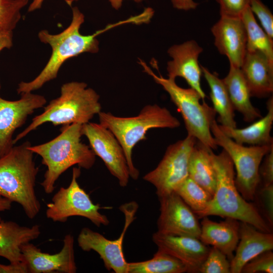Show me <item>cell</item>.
<instances>
[{
  "mask_svg": "<svg viewBox=\"0 0 273 273\" xmlns=\"http://www.w3.org/2000/svg\"><path fill=\"white\" fill-rule=\"evenodd\" d=\"M84 21V16L77 7L72 8V18L70 25L61 32L51 34L47 30H41L38 34L41 42L48 44L52 48V54L46 65L40 73L29 82L21 81L17 91L22 94L40 88L45 83L57 77L64 63L71 58L84 53H96L99 50L97 37L114 27L125 24H136V16L109 24L104 28L89 35H83L80 28Z\"/></svg>",
  "mask_w": 273,
  "mask_h": 273,
  "instance_id": "obj_1",
  "label": "cell"
},
{
  "mask_svg": "<svg viewBox=\"0 0 273 273\" xmlns=\"http://www.w3.org/2000/svg\"><path fill=\"white\" fill-rule=\"evenodd\" d=\"M211 159L217 184L212 198L204 210L196 214L199 218L210 215L229 217L248 223L258 230L271 233V226L263 218L256 206L245 200L235 185L233 162L224 150L218 154L212 151Z\"/></svg>",
  "mask_w": 273,
  "mask_h": 273,
  "instance_id": "obj_2",
  "label": "cell"
},
{
  "mask_svg": "<svg viewBox=\"0 0 273 273\" xmlns=\"http://www.w3.org/2000/svg\"><path fill=\"white\" fill-rule=\"evenodd\" d=\"M82 124L64 125L61 133L53 140L29 149L39 155L42 164L47 167L44 179L40 183L47 194L53 192L55 183L60 175L70 167L90 169L96 161V155L90 147L81 142Z\"/></svg>",
  "mask_w": 273,
  "mask_h": 273,
  "instance_id": "obj_3",
  "label": "cell"
},
{
  "mask_svg": "<svg viewBox=\"0 0 273 273\" xmlns=\"http://www.w3.org/2000/svg\"><path fill=\"white\" fill-rule=\"evenodd\" d=\"M30 146L24 142L0 157V196L20 205L26 215L33 219L41 205L35 189L39 169Z\"/></svg>",
  "mask_w": 273,
  "mask_h": 273,
  "instance_id": "obj_4",
  "label": "cell"
},
{
  "mask_svg": "<svg viewBox=\"0 0 273 273\" xmlns=\"http://www.w3.org/2000/svg\"><path fill=\"white\" fill-rule=\"evenodd\" d=\"M100 96L83 82L72 81L61 87V95L43 107L42 113L14 139L15 144L41 125L51 122L54 126L89 122L102 109Z\"/></svg>",
  "mask_w": 273,
  "mask_h": 273,
  "instance_id": "obj_5",
  "label": "cell"
},
{
  "mask_svg": "<svg viewBox=\"0 0 273 273\" xmlns=\"http://www.w3.org/2000/svg\"><path fill=\"white\" fill-rule=\"evenodd\" d=\"M99 123L109 129L121 145L126 159L130 176L138 178L139 171L132 160V150L140 141L146 139L147 131L153 128L178 127L180 123L165 107L147 105L139 114L132 117H119L110 112L101 111Z\"/></svg>",
  "mask_w": 273,
  "mask_h": 273,
  "instance_id": "obj_6",
  "label": "cell"
},
{
  "mask_svg": "<svg viewBox=\"0 0 273 273\" xmlns=\"http://www.w3.org/2000/svg\"><path fill=\"white\" fill-rule=\"evenodd\" d=\"M139 63L144 71L168 94L183 117L188 135L194 137L207 148L216 150L218 146L210 130L211 121L216 114L213 108L204 101L201 104L202 98L195 89L181 87L175 79L156 74L142 59H139Z\"/></svg>",
  "mask_w": 273,
  "mask_h": 273,
  "instance_id": "obj_7",
  "label": "cell"
},
{
  "mask_svg": "<svg viewBox=\"0 0 273 273\" xmlns=\"http://www.w3.org/2000/svg\"><path fill=\"white\" fill-rule=\"evenodd\" d=\"M210 130L217 146L221 147L231 158L236 170V187L246 201H253L259 184V168L263 158L272 148L273 144L246 147L226 135L212 119Z\"/></svg>",
  "mask_w": 273,
  "mask_h": 273,
  "instance_id": "obj_8",
  "label": "cell"
},
{
  "mask_svg": "<svg viewBox=\"0 0 273 273\" xmlns=\"http://www.w3.org/2000/svg\"><path fill=\"white\" fill-rule=\"evenodd\" d=\"M80 174V169L74 167L69 185L67 188L61 187L53 196L52 202L47 204L46 217L54 222L64 223L69 217L78 216L89 219L97 227L108 225L110 221L100 209L112 207H102L94 203L77 182Z\"/></svg>",
  "mask_w": 273,
  "mask_h": 273,
  "instance_id": "obj_9",
  "label": "cell"
},
{
  "mask_svg": "<svg viewBox=\"0 0 273 273\" xmlns=\"http://www.w3.org/2000/svg\"><path fill=\"white\" fill-rule=\"evenodd\" d=\"M196 142V138L187 134L170 145L157 167L143 176L155 187L158 197L174 192L189 177V159Z\"/></svg>",
  "mask_w": 273,
  "mask_h": 273,
  "instance_id": "obj_10",
  "label": "cell"
},
{
  "mask_svg": "<svg viewBox=\"0 0 273 273\" xmlns=\"http://www.w3.org/2000/svg\"><path fill=\"white\" fill-rule=\"evenodd\" d=\"M138 208L135 202L124 204L119 209L125 216V223L119 237L111 240L101 234L84 227L80 231L77 237L78 246L83 251H94L103 260L106 268L115 273H128V263L124 257L122 245L126 231L135 218Z\"/></svg>",
  "mask_w": 273,
  "mask_h": 273,
  "instance_id": "obj_11",
  "label": "cell"
},
{
  "mask_svg": "<svg viewBox=\"0 0 273 273\" xmlns=\"http://www.w3.org/2000/svg\"><path fill=\"white\" fill-rule=\"evenodd\" d=\"M82 135L87 139L96 156L104 162L120 187H125L130 176L123 148L113 133L100 123L88 122L82 125Z\"/></svg>",
  "mask_w": 273,
  "mask_h": 273,
  "instance_id": "obj_12",
  "label": "cell"
},
{
  "mask_svg": "<svg viewBox=\"0 0 273 273\" xmlns=\"http://www.w3.org/2000/svg\"><path fill=\"white\" fill-rule=\"evenodd\" d=\"M47 103L44 96L25 93L20 99L9 101L0 96V157L8 153L14 146L13 135L23 126L29 115Z\"/></svg>",
  "mask_w": 273,
  "mask_h": 273,
  "instance_id": "obj_13",
  "label": "cell"
},
{
  "mask_svg": "<svg viewBox=\"0 0 273 273\" xmlns=\"http://www.w3.org/2000/svg\"><path fill=\"white\" fill-rule=\"evenodd\" d=\"M160 214L157 232L199 239L201 225L191 208L175 192L158 197Z\"/></svg>",
  "mask_w": 273,
  "mask_h": 273,
  "instance_id": "obj_14",
  "label": "cell"
},
{
  "mask_svg": "<svg viewBox=\"0 0 273 273\" xmlns=\"http://www.w3.org/2000/svg\"><path fill=\"white\" fill-rule=\"evenodd\" d=\"M74 242L72 235H65L61 250L53 254L42 252L30 242L23 244L21 248L22 260L28 273L76 272Z\"/></svg>",
  "mask_w": 273,
  "mask_h": 273,
  "instance_id": "obj_15",
  "label": "cell"
},
{
  "mask_svg": "<svg viewBox=\"0 0 273 273\" xmlns=\"http://www.w3.org/2000/svg\"><path fill=\"white\" fill-rule=\"evenodd\" d=\"M203 50L194 40L171 46L167 51L172 60L167 63V71L168 78H183L204 100L206 96L201 85L202 71L198 61Z\"/></svg>",
  "mask_w": 273,
  "mask_h": 273,
  "instance_id": "obj_16",
  "label": "cell"
},
{
  "mask_svg": "<svg viewBox=\"0 0 273 273\" xmlns=\"http://www.w3.org/2000/svg\"><path fill=\"white\" fill-rule=\"evenodd\" d=\"M211 31L219 53L228 58L230 65L240 68L247 52L246 32L241 18L220 17Z\"/></svg>",
  "mask_w": 273,
  "mask_h": 273,
  "instance_id": "obj_17",
  "label": "cell"
},
{
  "mask_svg": "<svg viewBox=\"0 0 273 273\" xmlns=\"http://www.w3.org/2000/svg\"><path fill=\"white\" fill-rule=\"evenodd\" d=\"M152 240L158 249L181 261L186 266L187 272H199L210 249L199 239L166 235L157 231L153 234Z\"/></svg>",
  "mask_w": 273,
  "mask_h": 273,
  "instance_id": "obj_18",
  "label": "cell"
},
{
  "mask_svg": "<svg viewBox=\"0 0 273 273\" xmlns=\"http://www.w3.org/2000/svg\"><path fill=\"white\" fill-rule=\"evenodd\" d=\"M239 240L236 253L230 261L231 273H241L244 265L259 254L273 249V235L240 221Z\"/></svg>",
  "mask_w": 273,
  "mask_h": 273,
  "instance_id": "obj_19",
  "label": "cell"
},
{
  "mask_svg": "<svg viewBox=\"0 0 273 273\" xmlns=\"http://www.w3.org/2000/svg\"><path fill=\"white\" fill-rule=\"evenodd\" d=\"M251 97H267L273 92V63L263 54L246 52L240 67Z\"/></svg>",
  "mask_w": 273,
  "mask_h": 273,
  "instance_id": "obj_20",
  "label": "cell"
},
{
  "mask_svg": "<svg viewBox=\"0 0 273 273\" xmlns=\"http://www.w3.org/2000/svg\"><path fill=\"white\" fill-rule=\"evenodd\" d=\"M202 218L199 240L219 250L230 261L239 241L240 222L229 217L219 222L209 219L208 216Z\"/></svg>",
  "mask_w": 273,
  "mask_h": 273,
  "instance_id": "obj_21",
  "label": "cell"
},
{
  "mask_svg": "<svg viewBox=\"0 0 273 273\" xmlns=\"http://www.w3.org/2000/svg\"><path fill=\"white\" fill-rule=\"evenodd\" d=\"M40 233L38 224L23 226L0 217V256L11 263L22 261L21 246L37 239Z\"/></svg>",
  "mask_w": 273,
  "mask_h": 273,
  "instance_id": "obj_22",
  "label": "cell"
},
{
  "mask_svg": "<svg viewBox=\"0 0 273 273\" xmlns=\"http://www.w3.org/2000/svg\"><path fill=\"white\" fill-rule=\"evenodd\" d=\"M267 112L264 117L244 128H232L219 125L220 130L236 143L252 146L273 144L270 132L273 123V98L270 97L266 103Z\"/></svg>",
  "mask_w": 273,
  "mask_h": 273,
  "instance_id": "obj_23",
  "label": "cell"
},
{
  "mask_svg": "<svg viewBox=\"0 0 273 273\" xmlns=\"http://www.w3.org/2000/svg\"><path fill=\"white\" fill-rule=\"evenodd\" d=\"M222 80L234 110L242 114L245 122H251L262 117L251 102L250 92L240 68L230 65L229 71Z\"/></svg>",
  "mask_w": 273,
  "mask_h": 273,
  "instance_id": "obj_24",
  "label": "cell"
},
{
  "mask_svg": "<svg viewBox=\"0 0 273 273\" xmlns=\"http://www.w3.org/2000/svg\"><path fill=\"white\" fill-rule=\"evenodd\" d=\"M212 150L197 141L188 165L189 177L213 196L217 184L211 154Z\"/></svg>",
  "mask_w": 273,
  "mask_h": 273,
  "instance_id": "obj_25",
  "label": "cell"
},
{
  "mask_svg": "<svg viewBox=\"0 0 273 273\" xmlns=\"http://www.w3.org/2000/svg\"><path fill=\"white\" fill-rule=\"evenodd\" d=\"M204 75L210 88V97L213 109L218 114L220 125L229 127H237L234 109L225 86L221 79L201 65Z\"/></svg>",
  "mask_w": 273,
  "mask_h": 273,
  "instance_id": "obj_26",
  "label": "cell"
},
{
  "mask_svg": "<svg viewBox=\"0 0 273 273\" xmlns=\"http://www.w3.org/2000/svg\"><path fill=\"white\" fill-rule=\"evenodd\" d=\"M241 18L246 32L247 52L261 53L273 63V39L259 25L250 7L244 11Z\"/></svg>",
  "mask_w": 273,
  "mask_h": 273,
  "instance_id": "obj_27",
  "label": "cell"
},
{
  "mask_svg": "<svg viewBox=\"0 0 273 273\" xmlns=\"http://www.w3.org/2000/svg\"><path fill=\"white\" fill-rule=\"evenodd\" d=\"M186 266L173 256L158 249L150 259L128 263V273H184Z\"/></svg>",
  "mask_w": 273,
  "mask_h": 273,
  "instance_id": "obj_28",
  "label": "cell"
},
{
  "mask_svg": "<svg viewBox=\"0 0 273 273\" xmlns=\"http://www.w3.org/2000/svg\"><path fill=\"white\" fill-rule=\"evenodd\" d=\"M195 214L205 209L213 196L188 177L175 191Z\"/></svg>",
  "mask_w": 273,
  "mask_h": 273,
  "instance_id": "obj_29",
  "label": "cell"
},
{
  "mask_svg": "<svg viewBox=\"0 0 273 273\" xmlns=\"http://www.w3.org/2000/svg\"><path fill=\"white\" fill-rule=\"evenodd\" d=\"M29 0H0V29L13 31L21 18V10Z\"/></svg>",
  "mask_w": 273,
  "mask_h": 273,
  "instance_id": "obj_30",
  "label": "cell"
},
{
  "mask_svg": "<svg viewBox=\"0 0 273 273\" xmlns=\"http://www.w3.org/2000/svg\"><path fill=\"white\" fill-rule=\"evenodd\" d=\"M199 272L230 273V261L223 253L212 247L200 267Z\"/></svg>",
  "mask_w": 273,
  "mask_h": 273,
  "instance_id": "obj_31",
  "label": "cell"
},
{
  "mask_svg": "<svg viewBox=\"0 0 273 273\" xmlns=\"http://www.w3.org/2000/svg\"><path fill=\"white\" fill-rule=\"evenodd\" d=\"M257 208L263 218L272 228L273 224V184L258 185L254 196Z\"/></svg>",
  "mask_w": 273,
  "mask_h": 273,
  "instance_id": "obj_32",
  "label": "cell"
},
{
  "mask_svg": "<svg viewBox=\"0 0 273 273\" xmlns=\"http://www.w3.org/2000/svg\"><path fill=\"white\" fill-rule=\"evenodd\" d=\"M273 272V253L272 250L263 252L246 263L241 272Z\"/></svg>",
  "mask_w": 273,
  "mask_h": 273,
  "instance_id": "obj_33",
  "label": "cell"
},
{
  "mask_svg": "<svg viewBox=\"0 0 273 273\" xmlns=\"http://www.w3.org/2000/svg\"><path fill=\"white\" fill-rule=\"evenodd\" d=\"M250 8L258 18L262 29L273 39V15L269 9L260 0H251Z\"/></svg>",
  "mask_w": 273,
  "mask_h": 273,
  "instance_id": "obj_34",
  "label": "cell"
},
{
  "mask_svg": "<svg viewBox=\"0 0 273 273\" xmlns=\"http://www.w3.org/2000/svg\"><path fill=\"white\" fill-rule=\"evenodd\" d=\"M220 7V17L241 18L250 7L251 0H216Z\"/></svg>",
  "mask_w": 273,
  "mask_h": 273,
  "instance_id": "obj_35",
  "label": "cell"
},
{
  "mask_svg": "<svg viewBox=\"0 0 273 273\" xmlns=\"http://www.w3.org/2000/svg\"><path fill=\"white\" fill-rule=\"evenodd\" d=\"M262 161L259 168V185L267 186L273 184V148L265 155Z\"/></svg>",
  "mask_w": 273,
  "mask_h": 273,
  "instance_id": "obj_36",
  "label": "cell"
},
{
  "mask_svg": "<svg viewBox=\"0 0 273 273\" xmlns=\"http://www.w3.org/2000/svg\"><path fill=\"white\" fill-rule=\"evenodd\" d=\"M0 273H28V270L26 263L22 260L6 265L0 263Z\"/></svg>",
  "mask_w": 273,
  "mask_h": 273,
  "instance_id": "obj_37",
  "label": "cell"
},
{
  "mask_svg": "<svg viewBox=\"0 0 273 273\" xmlns=\"http://www.w3.org/2000/svg\"><path fill=\"white\" fill-rule=\"evenodd\" d=\"M13 37V31L0 29V52L5 49H9L12 47Z\"/></svg>",
  "mask_w": 273,
  "mask_h": 273,
  "instance_id": "obj_38",
  "label": "cell"
},
{
  "mask_svg": "<svg viewBox=\"0 0 273 273\" xmlns=\"http://www.w3.org/2000/svg\"><path fill=\"white\" fill-rule=\"evenodd\" d=\"M174 8L180 10L189 11L195 9L198 4L193 0H171Z\"/></svg>",
  "mask_w": 273,
  "mask_h": 273,
  "instance_id": "obj_39",
  "label": "cell"
},
{
  "mask_svg": "<svg viewBox=\"0 0 273 273\" xmlns=\"http://www.w3.org/2000/svg\"><path fill=\"white\" fill-rule=\"evenodd\" d=\"M12 202L0 196V212L9 210L12 207Z\"/></svg>",
  "mask_w": 273,
  "mask_h": 273,
  "instance_id": "obj_40",
  "label": "cell"
},
{
  "mask_svg": "<svg viewBox=\"0 0 273 273\" xmlns=\"http://www.w3.org/2000/svg\"><path fill=\"white\" fill-rule=\"evenodd\" d=\"M43 1L44 0H33L28 7V11L31 12L40 9Z\"/></svg>",
  "mask_w": 273,
  "mask_h": 273,
  "instance_id": "obj_41",
  "label": "cell"
},
{
  "mask_svg": "<svg viewBox=\"0 0 273 273\" xmlns=\"http://www.w3.org/2000/svg\"><path fill=\"white\" fill-rule=\"evenodd\" d=\"M123 0H109L112 7L115 10L119 9L122 4ZM136 2H141L143 0H133Z\"/></svg>",
  "mask_w": 273,
  "mask_h": 273,
  "instance_id": "obj_42",
  "label": "cell"
},
{
  "mask_svg": "<svg viewBox=\"0 0 273 273\" xmlns=\"http://www.w3.org/2000/svg\"><path fill=\"white\" fill-rule=\"evenodd\" d=\"M66 3L69 6H71L74 2L78 0H64Z\"/></svg>",
  "mask_w": 273,
  "mask_h": 273,
  "instance_id": "obj_43",
  "label": "cell"
}]
</instances>
